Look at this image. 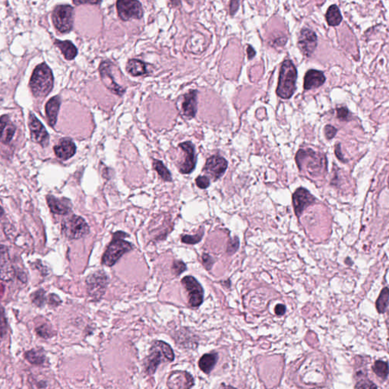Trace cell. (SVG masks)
<instances>
[{
  "mask_svg": "<svg viewBox=\"0 0 389 389\" xmlns=\"http://www.w3.org/2000/svg\"><path fill=\"white\" fill-rule=\"evenodd\" d=\"M52 70L46 63H40L32 73L30 88L36 98H45L53 88Z\"/></svg>",
  "mask_w": 389,
  "mask_h": 389,
  "instance_id": "1",
  "label": "cell"
},
{
  "mask_svg": "<svg viewBox=\"0 0 389 389\" xmlns=\"http://www.w3.org/2000/svg\"><path fill=\"white\" fill-rule=\"evenodd\" d=\"M296 161L301 171L305 168L313 177H318L327 169L325 157L312 149L299 150L296 155Z\"/></svg>",
  "mask_w": 389,
  "mask_h": 389,
  "instance_id": "2",
  "label": "cell"
},
{
  "mask_svg": "<svg viewBox=\"0 0 389 389\" xmlns=\"http://www.w3.org/2000/svg\"><path fill=\"white\" fill-rule=\"evenodd\" d=\"M297 70L291 60H285L280 71L277 95L283 99H290L296 90Z\"/></svg>",
  "mask_w": 389,
  "mask_h": 389,
  "instance_id": "3",
  "label": "cell"
},
{
  "mask_svg": "<svg viewBox=\"0 0 389 389\" xmlns=\"http://www.w3.org/2000/svg\"><path fill=\"white\" fill-rule=\"evenodd\" d=\"M127 236L128 235L126 233L121 231L114 233L111 243H109L105 253L103 255L101 261L103 265L111 267L124 254L132 250L133 248L132 243L124 240V237Z\"/></svg>",
  "mask_w": 389,
  "mask_h": 389,
  "instance_id": "4",
  "label": "cell"
},
{
  "mask_svg": "<svg viewBox=\"0 0 389 389\" xmlns=\"http://www.w3.org/2000/svg\"><path fill=\"white\" fill-rule=\"evenodd\" d=\"M174 354L172 348L167 343L158 340L154 343L150 354L146 358L145 367L148 374L155 373L157 368L163 360L173 361Z\"/></svg>",
  "mask_w": 389,
  "mask_h": 389,
  "instance_id": "5",
  "label": "cell"
},
{
  "mask_svg": "<svg viewBox=\"0 0 389 389\" xmlns=\"http://www.w3.org/2000/svg\"><path fill=\"white\" fill-rule=\"evenodd\" d=\"M62 232L66 238L78 240L88 234L89 227L83 217L72 215L63 221Z\"/></svg>",
  "mask_w": 389,
  "mask_h": 389,
  "instance_id": "6",
  "label": "cell"
},
{
  "mask_svg": "<svg viewBox=\"0 0 389 389\" xmlns=\"http://www.w3.org/2000/svg\"><path fill=\"white\" fill-rule=\"evenodd\" d=\"M52 20L54 26L61 33L71 32L74 23V9L71 5H57L53 11Z\"/></svg>",
  "mask_w": 389,
  "mask_h": 389,
  "instance_id": "7",
  "label": "cell"
},
{
  "mask_svg": "<svg viewBox=\"0 0 389 389\" xmlns=\"http://www.w3.org/2000/svg\"><path fill=\"white\" fill-rule=\"evenodd\" d=\"M109 279L104 271H98L89 275L86 279L88 293L93 299H101L105 295Z\"/></svg>",
  "mask_w": 389,
  "mask_h": 389,
  "instance_id": "8",
  "label": "cell"
},
{
  "mask_svg": "<svg viewBox=\"0 0 389 389\" xmlns=\"http://www.w3.org/2000/svg\"><path fill=\"white\" fill-rule=\"evenodd\" d=\"M182 283L189 294V304L192 307H198L204 300V290L194 277L186 276L182 279Z\"/></svg>",
  "mask_w": 389,
  "mask_h": 389,
  "instance_id": "9",
  "label": "cell"
},
{
  "mask_svg": "<svg viewBox=\"0 0 389 389\" xmlns=\"http://www.w3.org/2000/svg\"><path fill=\"white\" fill-rule=\"evenodd\" d=\"M117 12L123 21L140 19L143 16L141 2L132 0H121L117 2Z\"/></svg>",
  "mask_w": 389,
  "mask_h": 389,
  "instance_id": "10",
  "label": "cell"
},
{
  "mask_svg": "<svg viewBox=\"0 0 389 389\" xmlns=\"http://www.w3.org/2000/svg\"><path fill=\"white\" fill-rule=\"evenodd\" d=\"M28 125L31 131V138L32 140L35 142L38 143L44 148L47 147L50 142V136L44 125L35 117L34 113H29Z\"/></svg>",
  "mask_w": 389,
  "mask_h": 389,
  "instance_id": "11",
  "label": "cell"
},
{
  "mask_svg": "<svg viewBox=\"0 0 389 389\" xmlns=\"http://www.w3.org/2000/svg\"><path fill=\"white\" fill-rule=\"evenodd\" d=\"M293 205L297 217H301L305 209L316 202V198L305 188L300 187L293 194Z\"/></svg>",
  "mask_w": 389,
  "mask_h": 389,
  "instance_id": "12",
  "label": "cell"
},
{
  "mask_svg": "<svg viewBox=\"0 0 389 389\" xmlns=\"http://www.w3.org/2000/svg\"><path fill=\"white\" fill-rule=\"evenodd\" d=\"M179 147L184 153V160L179 166V171L182 174H190L196 165L197 158L194 145L189 141L180 143Z\"/></svg>",
  "mask_w": 389,
  "mask_h": 389,
  "instance_id": "13",
  "label": "cell"
},
{
  "mask_svg": "<svg viewBox=\"0 0 389 389\" xmlns=\"http://www.w3.org/2000/svg\"><path fill=\"white\" fill-rule=\"evenodd\" d=\"M317 35L312 30L302 28L298 40V47L304 56H311L318 44Z\"/></svg>",
  "mask_w": 389,
  "mask_h": 389,
  "instance_id": "14",
  "label": "cell"
},
{
  "mask_svg": "<svg viewBox=\"0 0 389 389\" xmlns=\"http://www.w3.org/2000/svg\"><path fill=\"white\" fill-rule=\"evenodd\" d=\"M228 163L225 158L214 155L207 160L203 170L214 180L221 178L228 168Z\"/></svg>",
  "mask_w": 389,
  "mask_h": 389,
  "instance_id": "15",
  "label": "cell"
},
{
  "mask_svg": "<svg viewBox=\"0 0 389 389\" xmlns=\"http://www.w3.org/2000/svg\"><path fill=\"white\" fill-rule=\"evenodd\" d=\"M112 66L113 65L109 61L102 62L100 65L99 71L101 78H102V82L109 90H111L112 92L117 95L122 96L125 92V90L117 82H115L114 78L112 76Z\"/></svg>",
  "mask_w": 389,
  "mask_h": 389,
  "instance_id": "16",
  "label": "cell"
},
{
  "mask_svg": "<svg viewBox=\"0 0 389 389\" xmlns=\"http://www.w3.org/2000/svg\"><path fill=\"white\" fill-rule=\"evenodd\" d=\"M194 385V379L189 372L176 371L172 372L167 380L170 389H190Z\"/></svg>",
  "mask_w": 389,
  "mask_h": 389,
  "instance_id": "17",
  "label": "cell"
},
{
  "mask_svg": "<svg viewBox=\"0 0 389 389\" xmlns=\"http://www.w3.org/2000/svg\"><path fill=\"white\" fill-rule=\"evenodd\" d=\"M55 155L61 160H69L75 155L76 152V146L75 142L70 138H63L59 140L58 144L54 146Z\"/></svg>",
  "mask_w": 389,
  "mask_h": 389,
  "instance_id": "18",
  "label": "cell"
},
{
  "mask_svg": "<svg viewBox=\"0 0 389 389\" xmlns=\"http://www.w3.org/2000/svg\"><path fill=\"white\" fill-rule=\"evenodd\" d=\"M47 202L51 212L58 215H67L71 212V203L66 198H58L47 195Z\"/></svg>",
  "mask_w": 389,
  "mask_h": 389,
  "instance_id": "19",
  "label": "cell"
},
{
  "mask_svg": "<svg viewBox=\"0 0 389 389\" xmlns=\"http://www.w3.org/2000/svg\"><path fill=\"white\" fill-rule=\"evenodd\" d=\"M197 94L196 90H191L185 94L182 104V113L188 119L194 117L197 113Z\"/></svg>",
  "mask_w": 389,
  "mask_h": 389,
  "instance_id": "20",
  "label": "cell"
},
{
  "mask_svg": "<svg viewBox=\"0 0 389 389\" xmlns=\"http://www.w3.org/2000/svg\"><path fill=\"white\" fill-rule=\"evenodd\" d=\"M325 80L326 78L322 71L316 70H309L304 77V89L312 90L318 88L324 85Z\"/></svg>",
  "mask_w": 389,
  "mask_h": 389,
  "instance_id": "21",
  "label": "cell"
},
{
  "mask_svg": "<svg viewBox=\"0 0 389 389\" xmlns=\"http://www.w3.org/2000/svg\"><path fill=\"white\" fill-rule=\"evenodd\" d=\"M61 105V98L56 95L49 100L45 106L46 115L49 124L51 127L55 126L57 121L58 113Z\"/></svg>",
  "mask_w": 389,
  "mask_h": 389,
  "instance_id": "22",
  "label": "cell"
},
{
  "mask_svg": "<svg viewBox=\"0 0 389 389\" xmlns=\"http://www.w3.org/2000/svg\"><path fill=\"white\" fill-rule=\"evenodd\" d=\"M54 44L60 50L67 60H72L76 57L78 50L70 40H55Z\"/></svg>",
  "mask_w": 389,
  "mask_h": 389,
  "instance_id": "23",
  "label": "cell"
},
{
  "mask_svg": "<svg viewBox=\"0 0 389 389\" xmlns=\"http://www.w3.org/2000/svg\"><path fill=\"white\" fill-rule=\"evenodd\" d=\"M1 124H2V136L1 140L2 143H9L14 136L16 128L14 124L11 123L9 117L6 115H3L1 117Z\"/></svg>",
  "mask_w": 389,
  "mask_h": 389,
  "instance_id": "24",
  "label": "cell"
},
{
  "mask_svg": "<svg viewBox=\"0 0 389 389\" xmlns=\"http://www.w3.org/2000/svg\"><path fill=\"white\" fill-rule=\"evenodd\" d=\"M217 359H218V355L216 353L206 354L203 355L198 361V367H199L200 370L205 373H210L212 370L215 367Z\"/></svg>",
  "mask_w": 389,
  "mask_h": 389,
  "instance_id": "25",
  "label": "cell"
},
{
  "mask_svg": "<svg viewBox=\"0 0 389 389\" xmlns=\"http://www.w3.org/2000/svg\"><path fill=\"white\" fill-rule=\"evenodd\" d=\"M126 70L132 76L145 75L147 73L146 64L139 59H130L127 63Z\"/></svg>",
  "mask_w": 389,
  "mask_h": 389,
  "instance_id": "26",
  "label": "cell"
},
{
  "mask_svg": "<svg viewBox=\"0 0 389 389\" xmlns=\"http://www.w3.org/2000/svg\"><path fill=\"white\" fill-rule=\"evenodd\" d=\"M327 23L330 26H338L342 21V16L340 14V9L336 5H332L328 8L325 14Z\"/></svg>",
  "mask_w": 389,
  "mask_h": 389,
  "instance_id": "27",
  "label": "cell"
},
{
  "mask_svg": "<svg viewBox=\"0 0 389 389\" xmlns=\"http://www.w3.org/2000/svg\"><path fill=\"white\" fill-rule=\"evenodd\" d=\"M4 252V247L2 246V250H1V277L2 280L9 281L12 279L14 275L13 267L9 263V258H6L7 253Z\"/></svg>",
  "mask_w": 389,
  "mask_h": 389,
  "instance_id": "28",
  "label": "cell"
},
{
  "mask_svg": "<svg viewBox=\"0 0 389 389\" xmlns=\"http://www.w3.org/2000/svg\"><path fill=\"white\" fill-rule=\"evenodd\" d=\"M389 287H385L383 290L381 291L379 297L376 301L377 310L379 313H384L387 309L388 305H389Z\"/></svg>",
  "mask_w": 389,
  "mask_h": 389,
  "instance_id": "29",
  "label": "cell"
},
{
  "mask_svg": "<svg viewBox=\"0 0 389 389\" xmlns=\"http://www.w3.org/2000/svg\"><path fill=\"white\" fill-rule=\"evenodd\" d=\"M25 357L32 364L42 365L45 361V355L42 350L33 349L28 351Z\"/></svg>",
  "mask_w": 389,
  "mask_h": 389,
  "instance_id": "30",
  "label": "cell"
},
{
  "mask_svg": "<svg viewBox=\"0 0 389 389\" xmlns=\"http://www.w3.org/2000/svg\"><path fill=\"white\" fill-rule=\"evenodd\" d=\"M372 370L375 375L380 377L382 379H386L389 374V364L386 362L377 360L372 366Z\"/></svg>",
  "mask_w": 389,
  "mask_h": 389,
  "instance_id": "31",
  "label": "cell"
},
{
  "mask_svg": "<svg viewBox=\"0 0 389 389\" xmlns=\"http://www.w3.org/2000/svg\"><path fill=\"white\" fill-rule=\"evenodd\" d=\"M153 166L155 170H156L158 174H159V176H160V177H161L163 180L167 181V182L172 181L171 174H170L168 169L164 166L163 162L159 160H155V159L153 162Z\"/></svg>",
  "mask_w": 389,
  "mask_h": 389,
  "instance_id": "32",
  "label": "cell"
},
{
  "mask_svg": "<svg viewBox=\"0 0 389 389\" xmlns=\"http://www.w3.org/2000/svg\"><path fill=\"white\" fill-rule=\"evenodd\" d=\"M32 301L37 306H44L46 301L45 291L44 290H37L32 296Z\"/></svg>",
  "mask_w": 389,
  "mask_h": 389,
  "instance_id": "33",
  "label": "cell"
},
{
  "mask_svg": "<svg viewBox=\"0 0 389 389\" xmlns=\"http://www.w3.org/2000/svg\"><path fill=\"white\" fill-rule=\"evenodd\" d=\"M204 232L203 230H201L199 233L194 235V236H190V235H186L182 237V243H186V244H196L199 243L202 240L203 237Z\"/></svg>",
  "mask_w": 389,
  "mask_h": 389,
  "instance_id": "34",
  "label": "cell"
},
{
  "mask_svg": "<svg viewBox=\"0 0 389 389\" xmlns=\"http://www.w3.org/2000/svg\"><path fill=\"white\" fill-rule=\"evenodd\" d=\"M32 389H48V382L45 379H39V377L32 378L31 380Z\"/></svg>",
  "mask_w": 389,
  "mask_h": 389,
  "instance_id": "35",
  "label": "cell"
},
{
  "mask_svg": "<svg viewBox=\"0 0 389 389\" xmlns=\"http://www.w3.org/2000/svg\"><path fill=\"white\" fill-rule=\"evenodd\" d=\"M239 247H240V240H239L238 237L231 239L228 243L227 252L229 255H233L236 251L238 250Z\"/></svg>",
  "mask_w": 389,
  "mask_h": 389,
  "instance_id": "36",
  "label": "cell"
},
{
  "mask_svg": "<svg viewBox=\"0 0 389 389\" xmlns=\"http://www.w3.org/2000/svg\"><path fill=\"white\" fill-rule=\"evenodd\" d=\"M355 389H377V386L372 381L363 379L356 383Z\"/></svg>",
  "mask_w": 389,
  "mask_h": 389,
  "instance_id": "37",
  "label": "cell"
},
{
  "mask_svg": "<svg viewBox=\"0 0 389 389\" xmlns=\"http://www.w3.org/2000/svg\"><path fill=\"white\" fill-rule=\"evenodd\" d=\"M337 117L339 120H343V121H348L351 119V113L348 108L342 106V107L337 108Z\"/></svg>",
  "mask_w": 389,
  "mask_h": 389,
  "instance_id": "38",
  "label": "cell"
},
{
  "mask_svg": "<svg viewBox=\"0 0 389 389\" xmlns=\"http://www.w3.org/2000/svg\"><path fill=\"white\" fill-rule=\"evenodd\" d=\"M195 183L198 188L202 190H205L210 186V179L205 176H199L195 179Z\"/></svg>",
  "mask_w": 389,
  "mask_h": 389,
  "instance_id": "39",
  "label": "cell"
},
{
  "mask_svg": "<svg viewBox=\"0 0 389 389\" xmlns=\"http://www.w3.org/2000/svg\"><path fill=\"white\" fill-rule=\"evenodd\" d=\"M173 270L176 275H179L186 270V265L182 261H175L173 264Z\"/></svg>",
  "mask_w": 389,
  "mask_h": 389,
  "instance_id": "40",
  "label": "cell"
},
{
  "mask_svg": "<svg viewBox=\"0 0 389 389\" xmlns=\"http://www.w3.org/2000/svg\"><path fill=\"white\" fill-rule=\"evenodd\" d=\"M36 331L39 336L44 337V338H47V337L52 336L51 328H50L48 325H46V324L45 325H42L41 326L38 327V328H36Z\"/></svg>",
  "mask_w": 389,
  "mask_h": 389,
  "instance_id": "41",
  "label": "cell"
},
{
  "mask_svg": "<svg viewBox=\"0 0 389 389\" xmlns=\"http://www.w3.org/2000/svg\"><path fill=\"white\" fill-rule=\"evenodd\" d=\"M337 129L336 127H334L332 125H325V129H324V132H325V138L328 140L333 139L337 134Z\"/></svg>",
  "mask_w": 389,
  "mask_h": 389,
  "instance_id": "42",
  "label": "cell"
},
{
  "mask_svg": "<svg viewBox=\"0 0 389 389\" xmlns=\"http://www.w3.org/2000/svg\"><path fill=\"white\" fill-rule=\"evenodd\" d=\"M202 263H203V265L205 266V268L208 271H209V270L212 269L214 261L213 260V259L211 257L209 254L204 253L202 255Z\"/></svg>",
  "mask_w": 389,
  "mask_h": 389,
  "instance_id": "43",
  "label": "cell"
},
{
  "mask_svg": "<svg viewBox=\"0 0 389 389\" xmlns=\"http://www.w3.org/2000/svg\"><path fill=\"white\" fill-rule=\"evenodd\" d=\"M335 153H336V157H337L338 160H340V161L345 162V160H344V155H343L342 152H341V145H340V144H339V143H337V144L336 145Z\"/></svg>",
  "mask_w": 389,
  "mask_h": 389,
  "instance_id": "44",
  "label": "cell"
},
{
  "mask_svg": "<svg viewBox=\"0 0 389 389\" xmlns=\"http://www.w3.org/2000/svg\"><path fill=\"white\" fill-rule=\"evenodd\" d=\"M275 312L277 316H283L286 313V306L283 304H278L275 306Z\"/></svg>",
  "mask_w": 389,
  "mask_h": 389,
  "instance_id": "45",
  "label": "cell"
},
{
  "mask_svg": "<svg viewBox=\"0 0 389 389\" xmlns=\"http://www.w3.org/2000/svg\"><path fill=\"white\" fill-rule=\"evenodd\" d=\"M239 4L240 2L238 1H232L230 2V15H234L236 13V11L239 8Z\"/></svg>",
  "mask_w": 389,
  "mask_h": 389,
  "instance_id": "46",
  "label": "cell"
},
{
  "mask_svg": "<svg viewBox=\"0 0 389 389\" xmlns=\"http://www.w3.org/2000/svg\"><path fill=\"white\" fill-rule=\"evenodd\" d=\"M247 54H248V59H252V58L255 57L256 52H255V50H254V48L252 47V46H247Z\"/></svg>",
  "mask_w": 389,
  "mask_h": 389,
  "instance_id": "47",
  "label": "cell"
},
{
  "mask_svg": "<svg viewBox=\"0 0 389 389\" xmlns=\"http://www.w3.org/2000/svg\"><path fill=\"white\" fill-rule=\"evenodd\" d=\"M221 389H236V388L232 387V386H225V385H223V386H221Z\"/></svg>",
  "mask_w": 389,
  "mask_h": 389,
  "instance_id": "48",
  "label": "cell"
},
{
  "mask_svg": "<svg viewBox=\"0 0 389 389\" xmlns=\"http://www.w3.org/2000/svg\"></svg>",
  "mask_w": 389,
  "mask_h": 389,
  "instance_id": "49",
  "label": "cell"
}]
</instances>
